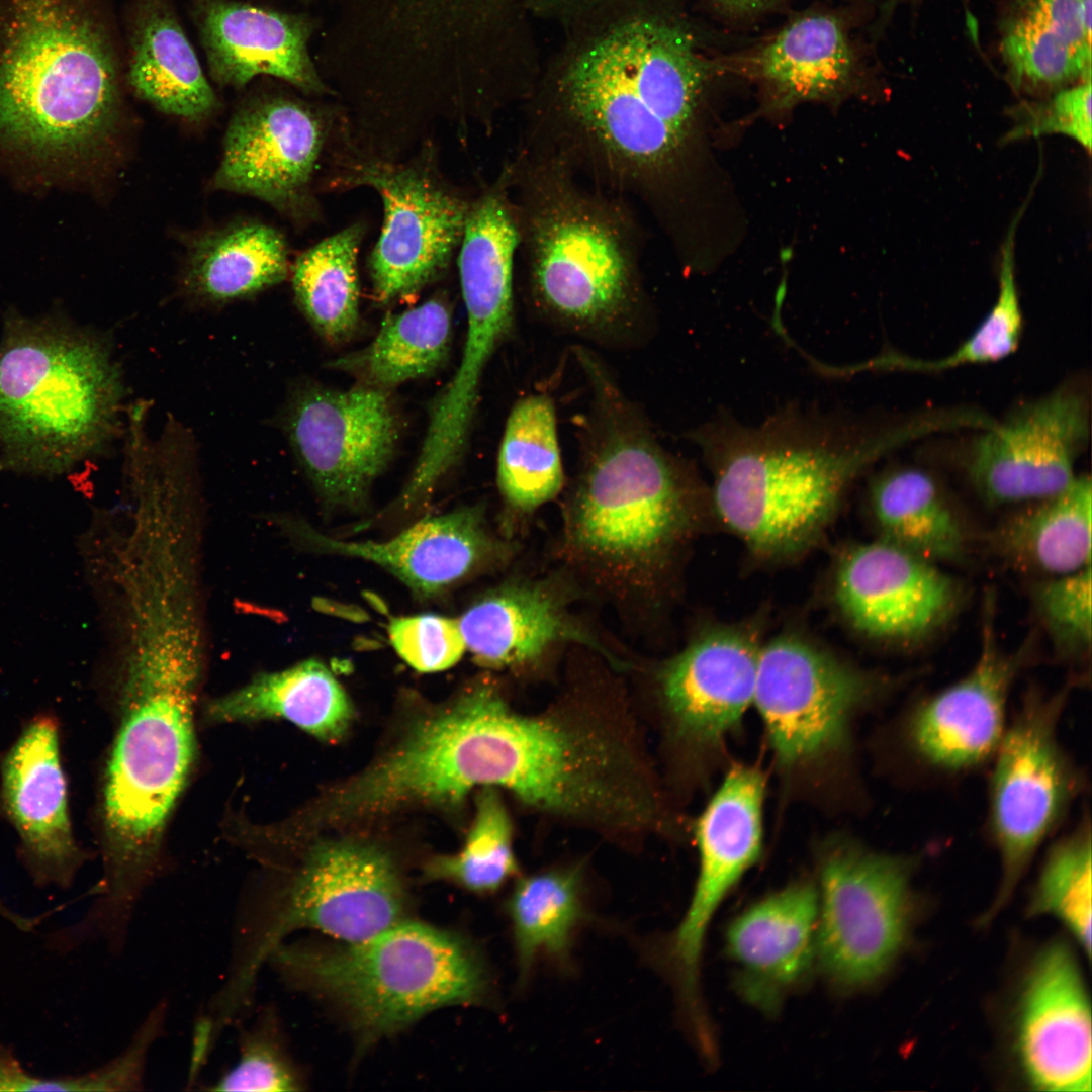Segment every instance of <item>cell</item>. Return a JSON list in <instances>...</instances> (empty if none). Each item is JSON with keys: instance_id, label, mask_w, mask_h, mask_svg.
Instances as JSON below:
<instances>
[{"instance_id": "21", "label": "cell", "mask_w": 1092, "mask_h": 1092, "mask_svg": "<svg viewBox=\"0 0 1092 1092\" xmlns=\"http://www.w3.org/2000/svg\"><path fill=\"white\" fill-rule=\"evenodd\" d=\"M193 15L219 85L239 89L268 75L306 93L325 91L308 53L314 25L307 16L233 0H193Z\"/></svg>"}, {"instance_id": "37", "label": "cell", "mask_w": 1092, "mask_h": 1092, "mask_svg": "<svg viewBox=\"0 0 1092 1092\" xmlns=\"http://www.w3.org/2000/svg\"><path fill=\"white\" fill-rule=\"evenodd\" d=\"M999 49L1008 80L1020 93L1046 97L1091 78L1090 52L1027 18L1005 14Z\"/></svg>"}, {"instance_id": "22", "label": "cell", "mask_w": 1092, "mask_h": 1092, "mask_svg": "<svg viewBox=\"0 0 1092 1092\" xmlns=\"http://www.w3.org/2000/svg\"><path fill=\"white\" fill-rule=\"evenodd\" d=\"M713 64L757 81L777 108L839 99L855 88L860 68L846 23L826 12L798 16L754 49Z\"/></svg>"}, {"instance_id": "28", "label": "cell", "mask_w": 1092, "mask_h": 1092, "mask_svg": "<svg viewBox=\"0 0 1092 1092\" xmlns=\"http://www.w3.org/2000/svg\"><path fill=\"white\" fill-rule=\"evenodd\" d=\"M205 717L212 723L283 719L316 738L334 741L348 730L354 710L326 665L307 659L281 671L260 673L212 700Z\"/></svg>"}, {"instance_id": "14", "label": "cell", "mask_w": 1092, "mask_h": 1092, "mask_svg": "<svg viewBox=\"0 0 1092 1092\" xmlns=\"http://www.w3.org/2000/svg\"><path fill=\"white\" fill-rule=\"evenodd\" d=\"M357 178L378 192L384 206L369 265L374 295L384 303L411 296L447 268L471 202L413 167L370 164Z\"/></svg>"}, {"instance_id": "9", "label": "cell", "mask_w": 1092, "mask_h": 1092, "mask_svg": "<svg viewBox=\"0 0 1092 1092\" xmlns=\"http://www.w3.org/2000/svg\"><path fill=\"white\" fill-rule=\"evenodd\" d=\"M1069 692H1031L1007 725L992 757L988 829L1001 879L986 924L1009 901L1042 843L1059 827L1085 785L1060 742L1059 725Z\"/></svg>"}, {"instance_id": "33", "label": "cell", "mask_w": 1092, "mask_h": 1092, "mask_svg": "<svg viewBox=\"0 0 1092 1092\" xmlns=\"http://www.w3.org/2000/svg\"><path fill=\"white\" fill-rule=\"evenodd\" d=\"M496 479L505 500L521 512L554 498L564 474L555 407L544 394H531L512 407L502 438Z\"/></svg>"}, {"instance_id": "19", "label": "cell", "mask_w": 1092, "mask_h": 1092, "mask_svg": "<svg viewBox=\"0 0 1092 1092\" xmlns=\"http://www.w3.org/2000/svg\"><path fill=\"white\" fill-rule=\"evenodd\" d=\"M835 589L841 610L859 632L892 641L935 631L960 598L957 582L937 563L882 538L847 553Z\"/></svg>"}, {"instance_id": "4", "label": "cell", "mask_w": 1092, "mask_h": 1092, "mask_svg": "<svg viewBox=\"0 0 1092 1092\" xmlns=\"http://www.w3.org/2000/svg\"><path fill=\"white\" fill-rule=\"evenodd\" d=\"M580 468L570 506L574 546L622 571L655 565L684 533L697 486L686 461L656 438L592 352Z\"/></svg>"}, {"instance_id": "27", "label": "cell", "mask_w": 1092, "mask_h": 1092, "mask_svg": "<svg viewBox=\"0 0 1092 1092\" xmlns=\"http://www.w3.org/2000/svg\"><path fill=\"white\" fill-rule=\"evenodd\" d=\"M127 66L130 88L163 113L202 121L219 106L195 51L165 0H135Z\"/></svg>"}, {"instance_id": "20", "label": "cell", "mask_w": 1092, "mask_h": 1092, "mask_svg": "<svg viewBox=\"0 0 1092 1092\" xmlns=\"http://www.w3.org/2000/svg\"><path fill=\"white\" fill-rule=\"evenodd\" d=\"M764 779L756 768L735 765L696 824L700 868L688 909L666 945L677 972L700 970L704 941L717 909L761 851Z\"/></svg>"}, {"instance_id": "13", "label": "cell", "mask_w": 1092, "mask_h": 1092, "mask_svg": "<svg viewBox=\"0 0 1092 1092\" xmlns=\"http://www.w3.org/2000/svg\"><path fill=\"white\" fill-rule=\"evenodd\" d=\"M969 451L967 472L992 505L1031 503L1065 489L1090 435L1083 391L1061 387L982 429Z\"/></svg>"}, {"instance_id": "29", "label": "cell", "mask_w": 1092, "mask_h": 1092, "mask_svg": "<svg viewBox=\"0 0 1092 1092\" xmlns=\"http://www.w3.org/2000/svg\"><path fill=\"white\" fill-rule=\"evenodd\" d=\"M992 536L1000 556L1020 571L1052 577L1091 566L1090 477L1077 475L1062 491L1029 503Z\"/></svg>"}, {"instance_id": "8", "label": "cell", "mask_w": 1092, "mask_h": 1092, "mask_svg": "<svg viewBox=\"0 0 1092 1092\" xmlns=\"http://www.w3.org/2000/svg\"><path fill=\"white\" fill-rule=\"evenodd\" d=\"M406 910V892L387 852L363 841L317 843L283 891L260 906H244L224 981L232 991L252 995L269 954L291 933L312 929L360 942L403 921Z\"/></svg>"}, {"instance_id": "10", "label": "cell", "mask_w": 1092, "mask_h": 1092, "mask_svg": "<svg viewBox=\"0 0 1092 1092\" xmlns=\"http://www.w3.org/2000/svg\"><path fill=\"white\" fill-rule=\"evenodd\" d=\"M911 855L842 844L820 866L816 960L841 991H857L884 977L904 951L917 900Z\"/></svg>"}, {"instance_id": "32", "label": "cell", "mask_w": 1092, "mask_h": 1092, "mask_svg": "<svg viewBox=\"0 0 1092 1092\" xmlns=\"http://www.w3.org/2000/svg\"><path fill=\"white\" fill-rule=\"evenodd\" d=\"M451 336V309L434 297L387 316L367 347L335 360L332 367L387 390L436 371L448 357Z\"/></svg>"}, {"instance_id": "15", "label": "cell", "mask_w": 1092, "mask_h": 1092, "mask_svg": "<svg viewBox=\"0 0 1092 1092\" xmlns=\"http://www.w3.org/2000/svg\"><path fill=\"white\" fill-rule=\"evenodd\" d=\"M1019 1073L1040 1091H1091V1007L1071 947L1055 940L1039 950L1022 980L1012 1031Z\"/></svg>"}, {"instance_id": "41", "label": "cell", "mask_w": 1092, "mask_h": 1092, "mask_svg": "<svg viewBox=\"0 0 1092 1092\" xmlns=\"http://www.w3.org/2000/svg\"><path fill=\"white\" fill-rule=\"evenodd\" d=\"M1091 566L1069 574L1044 577L1033 588L1037 615L1060 652L1077 655L1090 649L1092 638Z\"/></svg>"}, {"instance_id": "7", "label": "cell", "mask_w": 1092, "mask_h": 1092, "mask_svg": "<svg viewBox=\"0 0 1092 1092\" xmlns=\"http://www.w3.org/2000/svg\"><path fill=\"white\" fill-rule=\"evenodd\" d=\"M266 964L286 982L339 1003L369 1038L445 1006L478 1003L488 989L483 961L467 939L405 920L332 948L283 941Z\"/></svg>"}, {"instance_id": "30", "label": "cell", "mask_w": 1092, "mask_h": 1092, "mask_svg": "<svg viewBox=\"0 0 1092 1092\" xmlns=\"http://www.w3.org/2000/svg\"><path fill=\"white\" fill-rule=\"evenodd\" d=\"M287 274L283 236L267 224L249 221L201 238L191 252L182 285L195 301L219 305L264 291Z\"/></svg>"}, {"instance_id": "18", "label": "cell", "mask_w": 1092, "mask_h": 1092, "mask_svg": "<svg viewBox=\"0 0 1092 1092\" xmlns=\"http://www.w3.org/2000/svg\"><path fill=\"white\" fill-rule=\"evenodd\" d=\"M323 138L318 116L301 101L273 95L250 99L228 125L212 186L299 212Z\"/></svg>"}, {"instance_id": "44", "label": "cell", "mask_w": 1092, "mask_h": 1092, "mask_svg": "<svg viewBox=\"0 0 1092 1092\" xmlns=\"http://www.w3.org/2000/svg\"><path fill=\"white\" fill-rule=\"evenodd\" d=\"M1006 14L1033 20L1091 52V0H1011Z\"/></svg>"}, {"instance_id": "25", "label": "cell", "mask_w": 1092, "mask_h": 1092, "mask_svg": "<svg viewBox=\"0 0 1092 1092\" xmlns=\"http://www.w3.org/2000/svg\"><path fill=\"white\" fill-rule=\"evenodd\" d=\"M297 533L323 552L375 563L423 596L450 586L504 552L477 506L427 517L383 542L344 541L306 526Z\"/></svg>"}, {"instance_id": "12", "label": "cell", "mask_w": 1092, "mask_h": 1092, "mask_svg": "<svg viewBox=\"0 0 1092 1092\" xmlns=\"http://www.w3.org/2000/svg\"><path fill=\"white\" fill-rule=\"evenodd\" d=\"M290 446L318 493L356 507L391 460L400 419L388 391L360 383L296 389L282 418Z\"/></svg>"}, {"instance_id": "26", "label": "cell", "mask_w": 1092, "mask_h": 1092, "mask_svg": "<svg viewBox=\"0 0 1092 1092\" xmlns=\"http://www.w3.org/2000/svg\"><path fill=\"white\" fill-rule=\"evenodd\" d=\"M466 649L489 668L523 665L550 647L566 642L617 658L570 620L557 600L540 585L511 583L487 593L458 619Z\"/></svg>"}, {"instance_id": "24", "label": "cell", "mask_w": 1092, "mask_h": 1092, "mask_svg": "<svg viewBox=\"0 0 1092 1092\" xmlns=\"http://www.w3.org/2000/svg\"><path fill=\"white\" fill-rule=\"evenodd\" d=\"M759 647L745 634L718 630L696 639L660 675L665 707L686 738L714 744L753 703Z\"/></svg>"}, {"instance_id": "16", "label": "cell", "mask_w": 1092, "mask_h": 1092, "mask_svg": "<svg viewBox=\"0 0 1092 1092\" xmlns=\"http://www.w3.org/2000/svg\"><path fill=\"white\" fill-rule=\"evenodd\" d=\"M0 803L33 885L68 890L86 860L73 830L57 720L40 714L0 762Z\"/></svg>"}, {"instance_id": "3", "label": "cell", "mask_w": 1092, "mask_h": 1092, "mask_svg": "<svg viewBox=\"0 0 1092 1092\" xmlns=\"http://www.w3.org/2000/svg\"><path fill=\"white\" fill-rule=\"evenodd\" d=\"M119 721L101 787L103 874L95 893L128 912L159 869L161 839L191 772L202 651L121 650Z\"/></svg>"}, {"instance_id": "5", "label": "cell", "mask_w": 1092, "mask_h": 1092, "mask_svg": "<svg viewBox=\"0 0 1092 1092\" xmlns=\"http://www.w3.org/2000/svg\"><path fill=\"white\" fill-rule=\"evenodd\" d=\"M124 386L102 336L56 317L11 316L0 342V464L54 475L120 429Z\"/></svg>"}, {"instance_id": "2", "label": "cell", "mask_w": 1092, "mask_h": 1092, "mask_svg": "<svg viewBox=\"0 0 1092 1092\" xmlns=\"http://www.w3.org/2000/svg\"><path fill=\"white\" fill-rule=\"evenodd\" d=\"M525 299L544 321L597 344L632 340L649 313L645 234L626 198L550 158L517 150L504 168Z\"/></svg>"}, {"instance_id": "45", "label": "cell", "mask_w": 1092, "mask_h": 1092, "mask_svg": "<svg viewBox=\"0 0 1092 1092\" xmlns=\"http://www.w3.org/2000/svg\"><path fill=\"white\" fill-rule=\"evenodd\" d=\"M779 0H711L713 8L733 19L757 16L772 8Z\"/></svg>"}, {"instance_id": "42", "label": "cell", "mask_w": 1092, "mask_h": 1092, "mask_svg": "<svg viewBox=\"0 0 1092 1092\" xmlns=\"http://www.w3.org/2000/svg\"><path fill=\"white\" fill-rule=\"evenodd\" d=\"M1014 125L1004 136L1022 138L1062 134L1091 153V78L1059 90L1043 99L1024 102L1010 110Z\"/></svg>"}, {"instance_id": "23", "label": "cell", "mask_w": 1092, "mask_h": 1092, "mask_svg": "<svg viewBox=\"0 0 1092 1092\" xmlns=\"http://www.w3.org/2000/svg\"><path fill=\"white\" fill-rule=\"evenodd\" d=\"M818 890L798 882L754 903L729 925L726 949L736 985L753 1005L772 1010L816 959Z\"/></svg>"}, {"instance_id": "1", "label": "cell", "mask_w": 1092, "mask_h": 1092, "mask_svg": "<svg viewBox=\"0 0 1092 1092\" xmlns=\"http://www.w3.org/2000/svg\"><path fill=\"white\" fill-rule=\"evenodd\" d=\"M929 432L922 417L871 430L789 405L752 426L721 413L688 436L713 471L721 520L758 554L786 556L817 537L863 470Z\"/></svg>"}, {"instance_id": "39", "label": "cell", "mask_w": 1092, "mask_h": 1092, "mask_svg": "<svg viewBox=\"0 0 1092 1092\" xmlns=\"http://www.w3.org/2000/svg\"><path fill=\"white\" fill-rule=\"evenodd\" d=\"M512 823L493 787H483L476 798L472 827L462 850L431 861L426 875L447 880L464 889L486 894L498 890L518 871L513 850Z\"/></svg>"}, {"instance_id": "38", "label": "cell", "mask_w": 1092, "mask_h": 1092, "mask_svg": "<svg viewBox=\"0 0 1092 1092\" xmlns=\"http://www.w3.org/2000/svg\"><path fill=\"white\" fill-rule=\"evenodd\" d=\"M1021 213L1012 222L1002 246L997 299L972 335L946 357L925 360L887 354L869 361L871 369L915 372L942 371L965 365L992 363L1018 347L1022 311L1015 277L1014 238Z\"/></svg>"}, {"instance_id": "40", "label": "cell", "mask_w": 1092, "mask_h": 1092, "mask_svg": "<svg viewBox=\"0 0 1092 1092\" xmlns=\"http://www.w3.org/2000/svg\"><path fill=\"white\" fill-rule=\"evenodd\" d=\"M275 1012L266 1007L243 1024L238 1059L209 1091L289 1092L302 1089V1079L282 1043Z\"/></svg>"}, {"instance_id": "11", "label": "cell", "mask_w": 1092, "mask_h": 1092, "mask_svg": "<svg viewBox=\"0 0 1092 1092\" xmlns=\"http://www.w3.org/2000/svg\"><path fill=\"white\" fill-rule=\"evenodd\" d=\"M876 690L863 671L798 638L778 637L759 647L753 703L784 765L842 745Z\"/></svg>"}, {"instance_id": "43", "label": "cell", "mask_w": 1092, "mask_h": 1092, "mask_svg": "<svg viewBox=\"0 0 1092 1092\" xmlns=\"http://www.w3.org/2000/svg\"><path fill=\"white\" fill-rule=\"evenodd\" d=\"M388 635L397 654L420 672L445 670L466 650L458 619L433 614L394 618Z\"/></svg>"}, {"instance_id": "34", "label": "cell", "mask_w": 1092, "mask_h": 1092, "mask_svg": "<svg viewBox=\"0 0 1092 1092\" xmlns=\"http://www.w3.org/2000/svg\"><path fill=\"white\" fill-rule=\"evenodd\" d=\"M357 225L330 236L296 260L292 288L300 310L315 332L331 344L346 342L359 322Z\"/></svg>"}, {"instance_id": "36", "label": "cell", "mask_w": 1092, "mask_h": 1092, "mask_svg": "<svg viewBox=\"0 0 1092 1092\" xmlns=\"http://www.w3.org/2000/svg\"><path fill=\"white\" fill-rule=\"evenodd\" d=\"M1091 823L1089 815L1048 850L1028 905L1029 916L1050 915L1091 956Z\"/></svg>"}, {"instance_id": "35", "label": "cell", "mask_w": 1092, "mask_h": 1092, "mask_svg": "<svg viewBox=\"0 0 1092 1092\" xmlns=\"http://www.w3.org/2000/svg\"><path fill=\"white\" fill-rule=\"evenodd\" d=\"M507 911L522 977L540 957L564 959L583 916L578 872L550 870L521 879Z\"/></svg>"}, {"instance_id": "31", "label": "cell", "mask_w": 1092, "mask_h": 1092, "mask_svg": "<svg viewBox=\"0 0 1092 1092\" xmlns=\"http://www.w3.org/2000/svg\"><path fill=\"white\" fill-rule=\"evenodd\" d=\"M871 503L882 539L937 563L963 555L965 531L934 478L904 467L873 484Z\"/></svg>"}, {"instance_id": "46", "label": "cell", "mask_w": 1092, "mask_h": 1092, "mask_svg": "<svg viewBox=\"0 0 1092 1092\" xmlns=\"http://www.w3.org/2000/svg\"><path fill=\"white\" fill-rule=\"evenodd\" d=\"M0 918L23 933H31L43 921L41 914L34 916L23 915L12 909L0 896Z\"/></svg>"}, {"instance_id": "17", "label": "cell", "mask_w": 1092, "mask_h": 1092, "mask_svg": "<svg viewBox=\"0 0 1092 1092\" xmlns=\"http://www.w3.org/2000/svg\"><path fill=\"white\" fill-rule=\"evenodd\" d=\"M986 601L979 656L960 679L918 704L906 723V740L926 765L961 772L992 758L1003 737L1008 699L1026 653L1000 645Z\"/></svg>"}, {"instance_id": "6", "label": "cell", "mask_w": 1092, "mask_h": 1092, "mask_svg": "<svg viewBox=\"0 0 1092 1092\" xmlns=\"http://www.w3.org/2000/svg\"><path fill=\"white\" fill-rule=\"evenodd\" d=\"M0 62V135L40 153L88 155L120 114L115 56L98 26L57 0H22Z\"/></svg>"}]
</instances>
